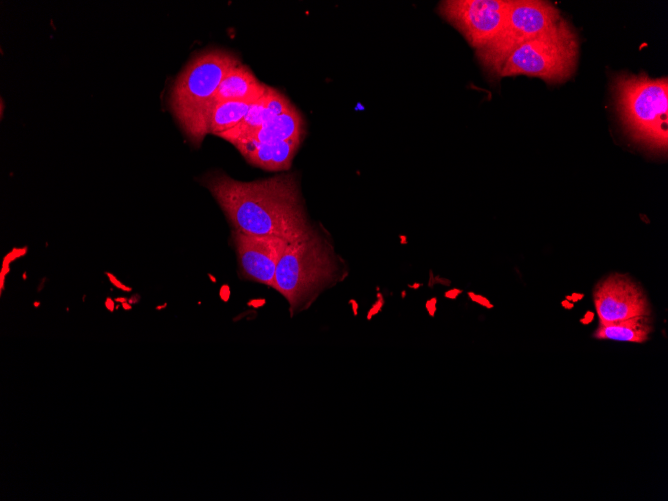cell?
Segmentation results:
<instances>
[{
	"label": "cell",
	"mask_w": 668,
	"mask_h": 501,
	"mask_svg": "<svg viewBox=\"0 0 668 501\" xmlns=\"http://www.w3.org/2000/svg\"><path fill=\"white\" fill-rule=\"evenodd\" d=\"M619 115L631 137L657 152L668 146L667 77L619 74L613 81Z\"/></svg>",
	"instance_id": "cell-4"
},
{
	"label": "cell",
	"mask_w": 668,
	"mask_h": 501,
	"mask_svg": "<svg viewBox=\"0 0 668 501\" xmlns=\"http://www.w3.org/2000/svg\"><path fill=\"white\" fill-rule=\"evenodd\" d=\"M239 63L232 51L208 48L196 53L173 81L168 104L193 145L199 146L209 133L217 89L226 73Z\"/></svg>",
	"instance_id": "cell-2"
},
{
	"label": "cell",
	"mask_w": 668,
	"mask_h": 501,
	"mask_svg": "<svg viewBox=\"0 0 668 501\" xmlns=\"http://www.w3.org/2000/svg\"><path fill=\"white\" fill-rule=\"evenodd\" d=\"M551 3L540 0H509L503 30L490 43L476 50L480 64L496 77L507 56L521 44L535 38L561 20Z\"/></svg>",
	"instance_id": "cell-6"
},
{
	"label": "cell",
	"mask_w": 668,
	"mask_h": 501,
	"mask_svg": "<svg viewBox=\"0 0 668 501\" xmlns=\"http://www.w3.org/2000/svg\"><path fill=\"white\" fill-rule=\"evenodd\" d=\"M252 103L225 101L215 104L209 121V133L220 137L234 128L246 115Z\"/></svg>",
	"instance_id": "cell-15"
},
{
	"label": "cell",
	"mask_w": 668,
	"mask_h": 501,
	"mask_svg": "<svg viewBox=\"0 0 668 501\" xmlns=\"http://www.w3.org/2000/svg\"><path fill=\"white\" fill-rule=\"evenodd\" d=\"M239 274L273 288L279 258L289 243L275 236H259L232 230Z\"/></svg>",
	"instance_id": "cell-9"
},
{
	"label": "cell",
	"mask_w": 668,
	"mask_h": 501,
	"mask_svg": "<svg viewBox=\"0 0 668 501\" xmlns=\"http://www.w3.org/2000/svg\"><path fill=\"white\" fill-rule=\"evenodd\" d=\"M293 105L279 90L268 86L266 93L252 103L243 119L220 138L231 144L258 129L276 116L288 111Z\"/></svg>",
	"instance_id": "cell-10"
},
{
	"label": "cell",
	"mask_w": 668,
	"mask_h": 501,
	"mask_svg": "<svg viewBox=\"0 0 668 501\" xmlns=\"http://www.w3.org/2000/svg\"><path fill=\"white\" fill-rule=\"evenodd\" d=\"M593 299L600 323L651 313L643 289L625 274L614 273L601 280L594 289Z\"/></svg>",
	"instance_id": "cell-8"
},
{
	"label": "cell",
	"mask_w": 668,
	"mask_h": 501,
	"mask_svg": "<svg viewBox=\"0 0 668 501\" xmlns=\"http://www.w3.org/2000/svg\"><path fill=\"white\" fill-rule=\"evenodd\" d=\"M301 141L278 143L237 142L233 146L252 165L268 171H285L292 164Z\"/></svg>",
	"instance_id": "cell-11"
},
{
	"label": "cell",
	"mask_w": 668,
	"mask_h": 501,
	"mask_svg": "<svg viewBox=\"0 0 668 501\" xmlns=\"http://www.w3.org/2000/svg\"><path fill=\"white\" fill-rule=\"evenodd\" d=\"M224 212L233 230L275 236L288 242L314 229L307 220L297 181L281 174L254 181H239L212 171L200 178Z\"/></svg>",
	"instance_id": "cell-1"
},
{
	"label": "cell",
	"mask_w": 668,
	"mask_h": 501,
	"mask_svg": "<svg viewBox=\"0 0 668 501\" xmlns=\"http://www.w3.org/2000/svg\"><path fill=\"white\" fill-rule=\"evenodd\" d=\"M508 7L509 0H446L438 12L478 50L503 30Z\"/></svg>",
	"instance_id": "cell-7"
},
{
	"label": "cell",
	"mask_w": 668,
	"mask_h": 501,
	"mask_svg": "<svg viewBox=\"0 0 668 501\" xmlns=\"http://www.w3.org/2000/svg\"><path fill=\"white\" fill-rule=\"evenodd\" d=\"M577 56V36L562 18L550 29L516 47L502 63L496 77L526 75L549 84L562 83L573 74Z\"/></svg>",
	"instance_id": "cell-5"
},
{
	"label": "cell",
	"mask_w": 668,
	"mask_h": 501,
	"mask_svg": "<svg viewBox=\"0 0 668 501\" xmlns=\"http://www.w3.org/2000/svg\"><path fill=\"white\" fill-rule=\"evenodd\" d=\"M330 244L316 231L289 242L275 273L274 286L288 302L291 314L308 308L326 288L342 279Z\"/></svg>",
	"instance_id": "cell-3"
},
{
	"label": "cell",
	"mask_w": 668,
	"mask_h": 501,
	"mask_svg": "<svg viewBox=\"0 0 668 501\" xmlns=\"http://www.w3.org/2000/svg\"><path fill=\"white\" fill-rule=\"evenodd\" d=\"M303 126L304 123L300 112L295 106H292L288 111L276 116L258 129L234 141L232 145L237 142L272 144L290 140L301 141L304 132Z\"/></svg>",
	"instance_id": "cell-13"
},
{
	"label": "cell",
	"mask_w": 668,
	"mask_h": 501,
	"mask_svg": "<svg viewBox=\"0 0 668 501\" xmlns=\"http://www.w3.org/2000/svg\"><path fill=\"white\" fill-rule=\"evenodd\" d=\"M653 331L649 316H636L626 320L600 323L593 336L601 340L643 343Z\"/></svg>",
	"instance_id": "cell-14"
},
{
	"label": "cell",
	"mask_w": 668,
	"mask_h": 501,
	"mask_svg": "<svg viewBox=\"0 0 668 501\" xmlns=\"http://www.w3.org/2000/svg\"><path fill=\"white\" fill-rule=\"evenodd\" d=\"M267 88L248 66L239 63L222 79L215 95V104L225 101L254 103L266 93Z\"/></svg>",
	"instance_id": "cell-12"
}]
</instances>
